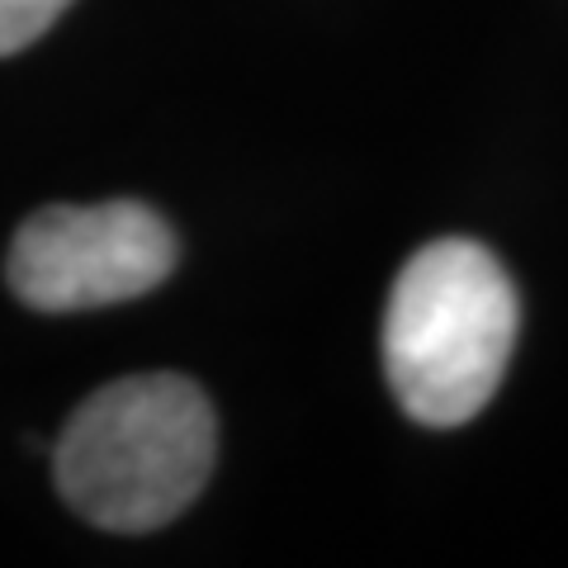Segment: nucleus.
<instances>
[{
  "mask_svg": "<svg viewBox=\"0 0 568 568\" xmlns=\"http://www.w3.org/2000/svg\"><path fill=\"white\" fill-rule=\"evenodd\" d=\"M517 342V290L488 246L446 237L403 265L384 308V375L403 413L450 432L484 413Z\"/></svg>",
  "mask_w": 568,
  "mask_h": 568,
  "instance_id": "f03ea898",
  "label": "nucleus"
},
{
  "mask_svg": "<svg viewBox=\"0 0 568 568\" xmlns=\"http://www.w3.org/2000/svg\"><path fill=\"white\" fill-rule=\"evenodd\" d=\"M71 0H0V58L24 52L62 20Z\"/></svg>",
  "mask_w": 568,
  "mask_h": 568,
  "instance_id": "20e7f679",
  "label": "nucleus"
},
{
  "mask_svg": "<svg viewBox=\"0 0 568 568\" xmlns=\"http://www.w3.org/2000/svg\"><path fill=\"white\" fill-rule=\"evenodd\" d=\"M175 271V233L148 204H52L10 242V290L39 313H85L156 290Z\"/></svg>",
  "mask_w": 568,
  "mask_h": 568,
  "instance_id": "7ed1b4c3",
  "label": "nucleus"
},
{
  "mask_svg": "<svg viewBox=\"0 0 568 568\" xmlns=\"http://www.w3.org/2000/svg\"><path fill=\"white\" fill-rule=\"evenodd\" d=\"M219 455L209 398L181 375H133L104 384L67 417L52 474L100 530H156L204 493Z\"/></svg>",
  "mask_w": 568,
  "mask_h": 568,
  "instance_id": "f257e3e1",
  "label": "nucleus"
}]
</instances>
